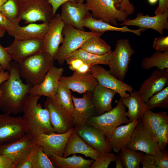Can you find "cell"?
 <instances>
[{
	"mask_svg": "<svg viewBox=\"0 0 168 168\" xmlns=\"http://www.w3.org/2000/svg\"><path fill=\"white\" fill-rule=\"evenodd\" d=\"M8 78L1 84L0 109L5 113L17 114L22 112L24 104L33 86L24 83L21 79L18 63L11 62Z\"/></svg>",
	"mask_w": 168,
	"mask_h": 168,
	"instance_id": "6da1fadb",
	"label": "cell"
},
{
	"mask_svg": "<svg viewBox=\"0 0 168 168\" xmlns=\"http://www.w3.org/2000/svg\"><path fill=\"white\" fill-rule=\"evenodd\" d=\"M40 96L29 94L23 106L22 118L26 133L35 138L41 134L54 133L48 110L38 103Z\"/></svg>",
	"mask_w": 168,
	"mask_h": 168,
	"instance_id": "7a4b0ae2",
	"label": "cell"
},
{
	"mask_svg": "<svg viewBox=\"0 0 168 168\" xmlns=\"http://www.w3.org/2000/svg\"><path fill=\"white\" fill-rule=\"evenodd\" d=\"M54 58L41 51L18 63L20 75L33 86L40 84L50 69L54 65Z\"/></svg>",
	"mask_w": 168,
	"mask_h": 168,
	"instance_id": "3957f363",
	"label": "cell"
},
{
	"mask_svg": "<svg viewBox=\"0 0 168 168\" xmlns=\"http://www.w3.org/2000/svg\"><path fill=\"white\" fill-rule=\"evenodd\" d=\"M115 102L117 105L114 108L102 114L90 118L86 124L101 131L109 140L116 128L122 124H126L131 122L126 115V107L121 98Z\"/></svg>",
	"mask_w": 168,
	"mask_h": 168,
	"instance_id": "277c9868",
	"label": "cell"
},
{
	"mask_svg": "<svg viewBox=\"0 0 168 168\" xmlns=\"http://www.w3.org/2000/svg\"><path fill=\"white\" fill-rule=\"evenodd\" d=\"M62 34L64 36L63 41L54 58L55 60H57L60 65H63L66 60L80 48L88 39L102 35L91 31L79 30L66 24L64 26Z\"/></svg>",
	"mask_w": 168,
	"mask_h": 168,
	"instance_id": "5b68a950",
	"label": "cell"
},
{
	"mask_svg": "<svg viewBox=\"0 0 168 168\" xmlns=\"http://www.w3.org/2000/svg\"><path fill=\"white\" fill-rule=\"evenodd\" d=\"M135 53V50L132 48L128 39L118 40L113 51L112 58L108 65L110 73L123 81L128 72L131 57Z\"/></svg>",
	"mask_w": 168,
	"mask_h": 168,
	"instance_id": "8992f818",
	"label": "cell"
},
{
	"mask_svg": "<svg viewBox=\"0 0 168 168\" xmlns=\"http://www.w3.org/2000/svg\"><path fill=\"white\" fill-rule=\"evenodd\" d=\"M88 10L95 18L111 25H117L128 16L126 12L117 9L112 0H85Z\"/></svg>",
	"mask_w": 168,
	"mask_h": 168,
	"instance_id": "52a82bcc",
	"label": "cell"
},
{
	"mask_svg": "<svg viewBox=\"0 0 168 168\" xmlns=\"http://www.w3.org/2000/svg\"><path fill=\"white\" fill-rule=\"evenodd\" d=\"M54 16L52 7L46 0L21 1L20 18L26 24L37 21L49 22Z\"/></svg>",
	"mask_w": 168,
	"mask_h": 168,
	"instance_id": "ba28073f",
	"label": "cell"
},
{
	"mask_svg": "<svg viewBox=\"0 0 168 168\" xmlns=\"http://www.w3.org/2000/svg\"><path fill=\"white\" fill-rule=\"evenodd\" d=\"M26 133L22 117L5 113L0 114V146L16 141Z\"/></svg>",
	"mask_w": 168,
	"mask_h": 168,
	"instance_id": "9c48e42d",
	"label": "cell"
},
{
	"mask_svg": "<svg viewBox=\"0 0 168 168\" xmlns=\"http://www.w3.org/2000/svg\"><path fill=\"white\" fill-rule=\"evenodd\" d=\"M44 106L49 111L51 123L55 133H65L74 128L72 116L58 104L54 97H47Z\"/></svg>",
	"mask_w": 168,
	"mask_h": 168,
	"instance_id": "30bf717a",
	"label": "cell"
},
{
	"mask_svg": "<svg viewBox=\"0 0 168 168\" xmlns=\"http://www.w3.org/2000/svg\"><path fill=\"white\" fill-rule=\"evenodd\" d=\"M36 143L35 138L26 134L16 141L0 146V155L10 158L13 163L14 168H16L25 160Z\"/></svg>",
	"mask_w": 168,
	"mask_h": 168,
	"instance_id": "8fae6325",
	"label": "cell"
},
{
	"mask_svg": "<svg viewBox=\"0 0 168 168\" xmlns=\"http://www.w3.org/2000/svg\"><path fill=\"white\" fill-rule=\"evenodd\" d=\"M90 72L98 84L114 91L121 98L129 97L130 94L126 92L131 93L134 91L131 86L115 77L99 64L92 66Z\"/></svg>",
	"mask_w": 168,
	"mask_h": 168,
	"instance_id": "7c38bea8",
	"label": "cell"
},
{
	"mask_svg": "<svg viewBox=\"0 0 168 168\" xmlns=\"http://www.w3.org/2000/svg\"><path fill=\"white\" fill-rule=\"evenodd\" d=\"M73 128L81 138L93 149L100 152H111L109 139L100 130L86 124Z\"/></svg>",
	"mask_w": 168,
	"mask_h": 168,
	"instance_id": "4fadbf2b",
	"label": "cell"
},
{
	"mask_svg": "<svg viewBox=\"0 0 168 168\" xmlns=\"http://www.w3.org/2000/svg\"><path fill=\"white\" fill-rule=\"evenodd\" d=\"M73 128L62 133H52L41 134L35 138L36 143L40 145L48 156L55 155L63 156L65 147Z\"/></svg>",
	"mask_w": 168,
	"mask_h": 168,
	"instance_id": "5bb4252c",
	"label": "cell"
},
{
	"mask_svg": "<svg viewBox=\"0 0 168 168\" xmlns=\"http://www.w3.org/2000/svg\"><path fill=\"white\" fill-rule=\"evenodd\" d=\"M126 147L152 155L160 150L156 139L145 130L141 121L136 125Z\"/></svg>",
	"mask_w": 168,
	"mask_h": 168,
	"instance_id": "9a60e30c",
	"label": "cell"
},
{
	"mask_svg": "<svg viewBox=\"0 0 168 168\" xmlns=\"http://www.w3.org/2000/svg\"><path fill=\"white\" fill-rule=\"evenodd\" d=\"M49 23V28L43 39L42 50L55 58L60 44L63 41L62 32L65 24L58 14H55Z\"/></svg>",
	"mask_w": 168,
	"mask_h": 168,
	"instance_id": "2e32d148",
	"label": "cell"
},
{
	"mask_svg": "<svg viewBox=\"0 0 168 168\" xmlns=\"http://www.w3.org/2000/svg\"><path fill=\"white\" fill-rule=\"evenodd\" d=\"M43 39H14L5 47L11 59L18 63L25 58L42 50Z\"/></svg>",
	"mask_w": 168,
	"mask_h": 168,
	"instance_id": "e0dca14e",
	"label": "cell"
},
{
	"mask_svg": "<svg viewBox=\"0 0 168 168\" xmlns=\"http://www.w3.org/2000/svg\"><path fill=\"white\" fill-rule=\"evenodd\" d=\"M92 92L83 94L82 98L72 95L74 108L72 115L74 127L86 124L90 118L97 116L93 103Z\"/></svg>",
	"mask_w": 168,
	"mask_h": 168,
	"instance_id": "ac0fdd59",
	"label": "cell"
},
{
	"mask_svg": "<svg viewBox=\"0 0 168 168\" xmlns=\"http://www.w3.org/2000/svg\"><path fill=\"white\" fill-rule=\"evenodd\" d=\"M120 25L137 26L146 29H151L163 35L164 30L168 29V11L152 16L148 15H144L140 12L137 14L135 18L126 19Z\"/></svg>",
	"mask_w": 168,
	"mask_h": 168,
	"instance_id": "d6986e66",
	"label": "cell"
},
{
	"mask_svg": "<svg viewBox=\"0 0 168 168\" xmlns=\"http://www.w3.org/2000/svg\"><path fill=\"white\" fill-rule=\"evenodd\" d=\"M64 69L54 66L48 72L42 81L39 84L32 86L30 94L54 97L58 90L60 77Z\"/></svg>",
	"mask_w": 168,
	"mask_h": 168,
	"instance_id": "ffe728a7",
	"label": "cell"
},
{
	"mask_svg": "<svg viewBox=\"0 0 168 168\" xmlns=\"http://www.w3.org/2000/svg\"><path fill=\"white\" fill-rule=\"evenodd\" d=\"M168 86V68L156 69L142 83L138 92L146 102L153 94Z\"/></svg>",
	"mask_w": 168,
	"mask_h": 168,
	"instance_id": "44dd1931",
	"label": "cell"
},
{
	"mask_svg": "<svg viewBox=\"0 0 168 168\" xmlns=\"http://www.w3.org/2000/svg\"><path fill=\"white\" fill-rule=\"evenodd\" d=\"M61 18L65 24L79 30H85L82 22L89 12L85 3L68 2L61 6Z\"/></svg>",
	"mask_w": 168,
	"mask_h": 168,
	"instance_id": "7402d4cb",
	"label": "cell"
},
{
	"mask_svg": "<svg viewBox=\"0 0 168 168\" xmlns=\"http://www.w3.org/2000/svg\"><path fill=\"white\" fill-rule=\"evenodd\" d=\"M59 81L64 83L70 90L81 94L92 92L98 84L97 80L90 72L81 73L74 71L71 76H62Z\"/></svg>",
	"mask_w": 168,
	"mask_h": 168,
	"instance_id": "603a6c76",
	"label": "cell"
},
{
	"mask_svg": "<svg viewBox=\"0 0 168 168\" xmlns=\"http://www.w3.org/2000/svg\"><path fill=\"white\" fill-rule=\"evenodd\" d=\"M15 25L14 30L8 34L18 40L43 39L49 27V22L30 23L24 26H20L19 23Z\"/></svg>",
	"mask_w": 168,
	"mask_h": 168,
	"instance_id": "cb8c5ba5",
	"label": "cell"
},
{
	"mask_svg": "<svg viewBox=\"0 0 168 168\" xmlns=\"http://www.w3.org/2000/svg\"><path fill=\"white\" fill-rule=\"evenodd\" d=\"M100 153L87 145L79 136L73 128L66 143L63 156L67 157L71 154L79 153L95 160Z\"/></svg>",
	"mask_w": 168,
	"mask_h": 168,
	"instance_id": "d4e9b609",
	"label": "cell"
},
{
	"mask_svg": "<svg viewBox=\"0 0 168 168\" xmlns=\"http://www.w3.org/2000/svg\"><path fill=\"white\" fill-rule=\"evenodd\" d=\"M141 121H133L126 124L119 126L113 132L109 139L112 150L119 153L129 143L134 130Z\"/></svg>",
	"mask_w": 168,
	"mask_h": 168,
	"instance_id": "484cf974",
	"label": "cell"
},
{
	"mask_svg": "<svg viewBox=\"0 0 168 168\" xmlns=\"http://www.w3.org/2000/svg\"><path fill=\"white\" fill-rule=\"evenodd\" d=\"M82 25L84 27L87 28L91 31L102 34L107 31H118L131 32L139 36L142 34L141 32L146 30L143 28L132 30L126 26L121 27L114 26L110 23L94 18L89 12L88 13L84 18Z\"/></svg>",
	"mask_w": 168,
	"mask_h": 168,
	"instance_id": "4316f807",
	"label": "cell"
},
{
	"mask_svg": "<svg viewBox=\"0 0 168 168\" xmlns=\"http://www.w3.org/2000/svg\"><path fill=\"white\" fill-rule=\"evenodd\" d=\"M117 93L98 84L92 92V99L97 115L111 110L112 100Z\"/></svg>",
	"mask_w": 168,
	"mask_h": 168,
	"instance_id": "83f0119b",
	"label": "cell"
},
{
	"mask_svg": "<svg viewBox=\"0 0 168 168\" xmlns=\"http://www.w3.org/2000/svg\"><path fill=\"white\" fill-rule=\"evenodd\" d=\"M127 97L120 98L124 105L128 109L126 115L131 122L141 121L145 111L148 108L138 91H133Z\"/></svg>",
	"mask_w": 168,
	"mask_h": 168,
	"instance_id": "f1b7e54d",
	"label": "cell"
},
{
	"mask_svg": "<svg viewBox=\"0 0 168 168\" xmlns=\"http://www.w3.org/2000/svg\"><path fill=\"white\" fill-rule=\"evenodd\" d=\"M48 156L56 168H90L94 161L85 159L76 154H73L72 156L68 157L55 155Z\"/></svg>",
	"mask_w": 168,
	"mask_h": 168,
	"instance_id": "f546056e",
	"label": "cell"
},
{
	"mask_svg": "<svg viewBox=\"0 0 168 168\" xmlns=\"http://www.w3.org/2000/svg\"><path fill=\"white\" fill-rule=\"evenodd\" d=\"M141 121L145 130L156 138L155 134L156 129L161 124L168 121L167 112L155 113L147 108L145 111Z\"/></svg>",
	"mask_w": 168,
	"mask_h": 168,
	"instance_id": "4dcf8cb0",
	"label": "cell"
},
{
	"mask_svg": "<svg viewBox=\"0 0 168 168\" xmlns=\"http://www.w3.org/2000/svg\"><path fill=\"white\" fill-rule=\"evenodd\" d=\"M113 56V51L103 55H98L89 53L80 48L77 49L66 59L78 58L91 66L101 64L108 65Z\"/></svg>",
	"mask_w": 168,
	"mask_h": 168,
	"instance_id": "1f68e13d",
	"label": "cell"
},
{
	"mask_svg": "<svg viewBox=\"0 0 168 168\" xmlns=\"http://www.w3.org/2000/svg\"><path fill=\"white\" fill-rule=\"evenodd\" d=\"M101 35L91 37L81 46L82 50L93 54L103 55L111 51V47L105 40L100 38Z\"/></svg>",
	"mask_w": 168,
	"mask_h": 168,
	"instance_id": "d6a6232c",
	"label": "cell"
},
{
	"mask_svg": "<svg viewBox=\"0 0 168 168\" xmlns=\"http://www.w3.org/2000/svg\"><path fill=\"white\" fill-rule=\"evenodd\" d=\"M141 66L146 70L153 67H156L159 70L168 68V50L163 52L156 50L151 56L143 58Z\"/></svg>",
	"mask_w": 168,
	"mask_h": 168,
	"instance_id": "836d02e7",
	"label": "cell"
},
{
	"mask_svg": "<svg viewBox=\"0 0 168 168\" xmlns=\"http://www.w3.org/2000/svg\"><path fill=\"white\" fill-rule=\"evenodd\" d=\"M119 153L125 168H139L140 165L144 154L127 147L122 148Z\"/></svg>",
	"mask_w": 168,
	"mask_h": 168,
	"instance_id": "e575fe53",
	"label": "cell"
},
{
	"mask_svg": "<svg viewBox=\"0 0 168 168\" xmlns=\"http://www.w3.org/2000/svg\"><path fill=\"white\" fill-rule=\"evenodd\" d=\"M21 5L20 0H7L0 7V11L15 25L21 21Z\"/></svg>",
	"mask_w": 168,
	"mask_h": 168,
	"instance_id": "d590c367",
	"label": "cell"
},
{
	"mask_svg": "<svg viewBox=\"0 0 168 168\" xmlns=\"http://www.w3.org/2000/svg\"><path fill=\"white\" fill-rule=\"evenodd\" d=\"M54 98L58 104L72 116L74 105L71 92L66 86L60 81Z\"/></svg>",
	"mask_w": 168,
	"mask_h": 168,
	"instance_id": "8d00e7d4",
	"label": "cell"
},
{
	"mask_svg": "<svg viewBox=\"0 0 168 168\" xmlns=\"http://www.w3.org/2000/svg\"><path fill=\"white\" fill-rule=\"evenodd\" d=\"M33 168H55L41 147L36 143L32 147Z\"/></svg>",
	"mask_w": 168,
	"mask_h": 168,
	"instance_id": "74e56055",
	"label": "cell"
},
{
	"mask_svg": "<svg viewBox=\"0 0 168 168\" xmlns=\"http://www.w3.org/2000/svg\"><path fill=\"white\" fill-rule=\"evenodd\" d=\"M146 104L151 110L157 107L167 109L168 108V86L152 95Z\"/></svg>",
	"mask_w": 168,
	"mask_h": 168,
	"instance_id": "f35d334b",
	"label": "cell"
},
{
	"mask_svg": "<svg viewBox=\"0 0 168 168\" xmlns=\"http://www.w3.org/2000/svg\"><path fill=\"white\" fill-rule=\"evenodd\" d=\"M155 136L160 150L165 149L168 143V121L163 123L158 127Z\"/></svg>",
	"mask_w": 168,
	"mask_h": 168,
	"instance_id": "ab89813d",
	"label": "cell"
},
{
	"mask_svg": "<svg viewBox=\"0 0 168 168\" xmlns=\"http://www.w3.org/2000/svg\"><path fill=\"white\" fill-rule=\"evenodd\" d=\"M114 154L110 152H100L90 168H107L110 163L114 161Z\"/></svg>",
	"mask_w": 168,
	"mask_h": 168,
	"instance_id": "60d3db41",
	"label": "cell"
},
{
	"mask_svg": "<svg viewBox=\"0 0 168 168\" xmlns=\"http://www.w3.org/2000/svg\"><path fill=\"white\" fill-rule=\"evenodd\" d=\"M155 168H168V152L166 149L159 150L154 155Z\"/></svg>",
	"mask_w": 168,
	"mask_h": 168,
	"instance_id": "b9f144b4",
	"label": "cell"
},
{
	"mask_svg": "<svg viewBox=\"0 0 168 168\" xmlns=\"http://www.w3.org/2000/svg\"><path fill=\"white\" fill-rule=\"evenodd\" d=\"M12 60L6 48L2 46L0 43V65L3 70L8 71Z\"/></svg>",
	"mask_w": 168,
	"mask_h": 168,
	"instance_id": "7bdbcfd3",
	"label": "cell"
},
{
	"mask_svg": "<svg viewBox=\"0 0 168 168\" xmlns=\"http://www.w3.org/2000/svg\"><path fill=\"white\" fill-rule=\"evenodd\" d=\"M153 48L161 52L168 50V36L155 37L153 44Z\"/></svg>",
	"mask_w": 168,
	"mask_h": 168,
	"instance_id": "ee69618b",
	"label": "cell"
},
{
	"mask_svg": "<svg viewBox=\"0 0 168 168\" xmlns=\"http://www.w3.org/2000/svg\"><path fill=\"white\" fill-rule=\"evenodd\" d=\"M15 28V24L0 11V28L8 34L12 32Z\"/></svg>",
	"mask_w": 168,
	"mask_h": 168,
	"instance_id": "f6af8a7d",
	"label": "cell"
},
{
	"mask_svg": "<svg viewBox=\"0 0 168 168\" xmlns=\"http://www.w3.org/2000/svg\"><path fill=\"white\" fill-rule=\"evenodd\" d=\"M141 164L143 168H155V161L154 155L144 154L142 159Z\"/></svg>",
	"mask_w": 168,
	"mask_h": 168,
	"instance_id": "bcb514c9",
	"label": "cell"
},
{
	"mask_svg": "<svg viewBox=\"0 0 168 168\" xmlns=\"http://www.w3.org/2000/svg\"><path fill=\"white\" fill-rule=\"evenodd\" d=\"M119 7V10L125 12L128 16L133 14L135 10L134 6L129 0H123Z\"/></svg>",
	"mask_w": 168,
	"mask_h": 168,
	"instance_id": "7dc6e473",
	"label": "cell"
},
{
	"mask_svg": "<svg viewBox=\"0 0 168 168\" xmlns=\"http://www.w3.org/2000/svg\"><path fill=\"white\" fill-rule=\"evenodd\" d=\"M51 5L53 10V13L54 16L58 8L63 4L71 2L77 3V0H46Z\"/></svg>",
	"mask_w": 168,
	"mask_h": 168,
	"instance_id": "c3c4849f",
	"label": "cell"
},
{
	"mask_svg": "<svg viewBox=\"0 0 168 168\" xmlns=\"http://www.w3.org/2000/svg\"><path fill=\"white\" fill-rule=\"evenodd\" d=\"M65 61L68 65L69 68L73 71H76L84 63L78 58L66 59Z\"/></svg>",
	"mask_w": 168,
	"mask_h": 168,
	"instance_id": "681fc988",
	"label": "cell"
},
{
	"mask_svg": "<svg viewBox=\"0 0 168 168\" xmlns=\"http://www.w3.org/2000/svg\"><path fill=\"white\" fill-rule=\"evenodd\" d=\"M0 168H14L12 159L7 156L0 155Z\"/></svg>",
	"mask_w": 168,
	"mask_h": 168,
	"instance_id": "f907efd6",
	"label": "cell"
},
{
	"mask_svg": "<svg viewBox=\"0 0 168 168\" xmlns=\"http://www.w3.org/2000/svg\"><path fill=\"white\" fill-rule=\"evenodd\" d=\"M158 0V5L154 12L155 15L161 14L168 11V0Z\"/></svg>",
	"mask_w": 168,
	"mask_h": 168,
	"instance_id": "816d5d0a",
	"label": "cell"
},
{
	"mask_svg": "<svg viewBox=\"0 0 168 168\" xmlns=\"http://www.w3.org/2000/svg\"><path fill=\"white\" fill-rule=\"evenodd\" d=\"M9 76V73L8 71H4L3 69L0 72V98L2 95V92L0 88L1 84L7 80Z\"/></svg>",
	"mask_w": 168,
	"mask_h": 168,
	"instance_id": "f5cc1de1",
	"label": "cell"
},
{
	"mask_svg": "<svg viewBox=\"0 0 168 168\" xmlns=\"http://www.w3.org/2000/svg\"><path fill=\"white\" fill-rule=\"evenodd\" d=\"M91 67L92 66L84 62L76 71L81 73H86L90 72Z\"/></svg>",
	"mask_w": 168,
	"mask_h": 168,
	"instance_id": "db71d44e",
	"label": "cell"
},
{
	"mask_svg": "<svg viewBox=\"0 0 168 168\" xmlns=\"http://www.w3.org/2000/svg\"><path fill=\"white\" fill-rule=\"evenodd\" d=\"M114 161L116 164V168H124L121 159L118 155L115 156Z\"/></svg>",
	"mask_w": 168,
	"mask_h": 168,
	"instance_id": "11a10c76",
	"label": "cell"
},
{
	"mask_svg": "<svg viewBox=\"0 0 168 168\" xmlns=\"http://www.w3.org/2000/svg\"><path fill=\"white\" fill-rule=\"evenodd\" d=\"M114 3V5L116 8L119 7L120 5L123 0H112Z\"/></svg>",
	"mask_w": 168,
	"mask_h": 168,
	"instance_id": "9f6ffc18",
	"label": "cell"
},
{
	"mask_svg": "<svg viewBox=\"0 0 168 168\" xmlns=\"http://www.w3.org/2000/svg\"><path fill=\"white\" fill-rule=\"evenodd\" d=\"M149 4L153 5L156 3L158 0H147Z\"/></svg>",
	"mask_w": 168,
	"mask_h": 168,
	"instance_id": "6f0895ef",
	"label": "cell"
},
{
	"mask_svg": "<svg viewBox=\"0 0 168 168\" xmlns=\"http://www.w3.org/2000/svg\"><path fill=\"white\" fill-rule=\"evenodd\" d=\"M5 31L0 28V38H2L4 36Z\"/></svg>",
	"mask_w": 168,
	"mask_h": 168,
	"instance_id": "680465c9",
	"label": "cell"
},
{
	"mask_svg": "<svg viewBox=\"0 0 168 168\" xmlns=\"http://www.w3.org/2000/svg\"><path fill=\"white\" fill-rule=\"evenodd\" d=\"M7 0H0V7Z\"/></svg>",
	"mask_w": 168,
	"mask_h": 168,
	"instance_id": "91938a15",
	"label": "cell"
},
{
	"mask_svg": "<svg viewBox=\"0 0 168 168\" xmlns=\"http://www.w3.org/2000/svg\"><path fill=\"white\" fill-rule=\"evenodd\" d=\"M85 0H77V3H82Z\"/></svg>",
	"mask_w": 168,
	"mask_h": 168,
	"instance_id": "94428289",
	"label": "cell"
},
{
	"mask_svg": "<svg viewBox=\"0 0 168 168\" xmlns=\"http://www.w3.org/2000/svg\"><path fill=\"white\" fill-rule=\"evenodd\" d=\"M3 70L2 66L0 65V72H1Z\"/></svg>",
	"mask_w": 168,
	"mask_h": 168,
	"instance_id": "6125c7cd",
	"label": "cell"
},
{
	"mask_svg": "<svg viewBox=\"0 0 168 168\" xmlns=\"http://www.w3.org/2000/svg\"><path fill=\"white\" fill-rule=\"evenodd\" d=\"M20 0L22 2V1H25L26 0Z\"/></svg>",
	"mask_w": 168,
	"mask_h": 168,
	"instance_id": "be15d7a7",
	"label": "cell"
}]
</instances>
